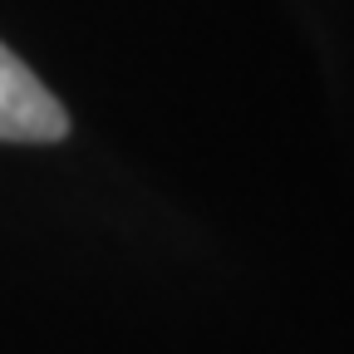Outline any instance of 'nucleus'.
Wrapping results in <instances>:
<instances>
[{
  "instance_id": "1",
  "label": "nucleus",
  "mask_w": 354,
  "mask_h": 354,
  "mask_svg": "<svg viewBox=\"0 0 354 354\" xmlns=\"http://www.w3.org/2000/svg\"><path fill=\"white\" fill-rule=\"evenodd\" d=\"M69 133L64 104L39 84V74L0 44V143H59Z\"/></svg>"
}]
</instances>
